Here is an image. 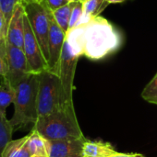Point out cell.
<instances>
[{"label":"cell","instance_id":"1","mask_svg":"<svg viewBox=\"0 0 157 157\" xmlns=\"http://www.w3.org/2000/svg\"><path fill=\"white\" fill-rule=\"evenodd\" d=\"M123 44L121 32L106 18L98 16L84 24L83 55L98 61L118 52Z\"/></svg>","mask_w":157,"mask_h":157},{"label":"cell","instance_id":"2","mask_svg":"<svg viewBox=\"0 0 157 157\" xmlns=\"http://www.w3.org/2000/svg\"><path fill=\"white\" fill-rule=\"evenodd\" d=\"M38 86L39 74H30L13 86L14 115L10 122L14 131L34 124L37 121Z\"/></svg>","mask_w":157,"mask_h":157},{"label":"cell","instance_id":"3","mask_svg":"<svg viewBox=\"0 0 157 157\" xmlns=\"http://www.w3.org/2000/svg\"><path fill=\"white\" fill-rule=\"evenodd\" d=\"M32 129L48 141L84 137L74 108L62 107L48 115L38 117Z\"/></svg>","mask_w":157,"mask_h":157},{"label":"cell","instance_id":"4","mask_svg":"<svg viewBox=\"0 0 157 157\" xmlns=\"http://www.w3.org/2000/svg\"><path fill=\"white\" fill-rule=\"evenodd\" d=\"M63 107V91L60 78L49 70L39 74L37 95L38 117L48 115Z\"/></svg>","mask_w":157,"mask_h":157},{"label":"cell","instance_id":"5","mask_svg":"<svg viewBox=\"0 0 157 157\" xmlns=\"http://www.w3.org/2000/svg\"><path fill=\"white\" fill-rule=\"evenodd\" d=\"M25 14L31 25V28L38 40L43 54L48 62V40L50 31V19L48 10L42 3H32L24 6Z\"/></svg>","mask_w":157,"mask_h":157},{"label":"cell","instance_id":"6","mask_svg":"<svg viewBox=\"0 0 157 157\" xmlns=\"http://www.w3.org/2000/svg\"><path fill=\"white\" fill-rule=\"evenodd\" d=\"M80 57L73 54L71 52V49L65 40L62 54L60 58V63H59V71H58V76L61 81L62 86V91H63V107L66 108H74L73 105V81L75 77V72H76V66L77 63Z\"/></svg>","mask_w":157,"mask_h":157},{"label":"cell","instance_id":"7","mask_svg":"<svg viewBox=\"0 0 157 157\" xmlns=\"http://www.w3.org/2000/svg\"><path fill=\"white\" fill-rule=\"evenodd\" d=\"M22 49L27 57L30 68L33 74H41L42 72L48 70L47 62L31 28L26 14L24 18V41Z\"/></svg>","mask_w":157,"mask_h":157},{"label":"cell","instance_id":"8","mask_svg":"<svg viewBox=\"0 0 157 157\" xmlns=\"http://www.w3.org/2000/svg\"><path fill=\"white\" fill-rule=\"evenodd\" d=\"M7 52V65L8 72L4 77H6L12 86L22 80L30 74H33L30 68L27 57L23 49L15 47L6 41Z\"/></svg>","mask_w":157,"mask_h":157},{"label":"cell","instance_id":"9","mask_svg":"<svg viewBox=\"0 0 157 157\" xmlns=\"http://www.w3.org/2000/svg\"><path fill=\"white\" fill-rule=\"evenodd\" d=\"M50 19V31H49V40H48V70L52 73L58 75L60 58L62 54L63 46L66 40V33L55 21L52 12L49 13Z\"/></svg>","mask_w":157,"mask_h":157},{"label":"cell","instance_id":"10","mask_svg":"<svg viewBox=\"0 0 157 157\" xmlns=\"http://www.w3.org/2000/svg\"><path fill=\"white\" fill-rule=\"evenodd\" d=\"M86 141L85 137L47 140L48 157H83V146Z\"/></svg>","mask_w":157,"mask_h":157},{"label":"cell","instance_id":"11","mask_svg":"<svg viewBox=\"0 0 157 157\" xmlns=\"http://www.w3.org/2000/svg\"><path fill=\"white\" fill-rule=\"evenodd\" d=\"M24 18L25 7L22 3H19L16 6V8L8 24L6 41L7 43L21 49L23 48L24 41Z\"/></svg>","mask_w":157,"mask_h":157},{"label":"cell","instance_id":"12","mask_svg":"<svg viewBox=\"0 0 157 157\" xmlns=\"http://www.w3.org/2000/svg\"><path fill=\"white\" fill-rule=\"evenodd\" d=\"M115 148L109 143L87 140L83 146V157H111L116 155Z\"/></svg>","mask_w":157,"mask_h":157},{"label":"cell","instance_id":"13","mask_svg":"<svg viewBox=\"0 0 157 157\" xmlns=\"http://www.w3.org/2000/svg\"><path fill=\"white\" fill-rule=\"evenodd\" d=\"M83 32L84 24L78 25L66 33V40L68 43L71 52L78 57L83 55Z\"/></svg>","mask_w":157,"mask_h":157},{"label":"cell","instance_id":"14","mask_svg":"<svg viewBox=\"0 0 157 157\" xmlns=\"http://www.w3.org/2000/svg\"><path fill=\"white\" fill-rule=\"evenodd\" d=\"M109 4L105 0H88L83 3V13L78 25L88 23L93 17H98Z\"/></svg>","mask_w":157,"mask_h":157},{"label":"cell","instance_id":"15","mask_svg":"<svg viewBox=\"0 0 157 157\" xmlns=\"http://www.w3.org/2000/svg\"><path fill=\"white\" fill-rule=\"evenodd\" d=\"M27 146H28V149H29L31 156H33V155L48 156L47 140L45 138H43L34 129H32L31 132L28 134Z\"/></svg>","mask_w":157,"mask_h":157},{"label":"cell","instance_id":"16","mask_svg":"<svg viewBox=\"0 0 157 157\" xmlns=\"http://www.w3.org/2000/svg\"><path fill=\"white\" fill-rule=\"evenodd\" d=\"M28 135L12 140L4 149L2 157H31L27 146Z\"/></svg>","mask_w":157,"mask_h":157},{"label":"cell","instance_id":"17","mask_svg":"<svg viewBox=\"0 0 157 157\" xmlns=\"http://www.w3.org/2000/svg\"><path fill=\"white\" fill-rule=\"evenodd\" d=\"M14 128L11 125L10 120H7L6 112L0 110V157L6 146L12 141Z\"/></svg>","mask_w":157,"mask_h":157},{"label":"cell","instance_id":"18","mask_svg":"<svg viewBox=\"0 0 157 157\" xmlns=\"http://www.w3.org/2000/svg\"><path fill=\"white\" fill-rule=\"evenodd\" d=\"M14 87L6 77H1L0 82V110L6 112L7 107L14 100Z\"/></svg>","mask_w":157,"mask_h":157},{"label":"cell","instance_id":"19","mask_svg":"<svg viewBox=\"0 0 157 157\" xmlns=\"http://www.w3.org/2000/svg\"><path fill=\"white\" fill-rule=\"evenodd\" d=\"M71 7L72 4L68 3L55 11L52 12L53 17L56 24L62 29V30L67 33L69 29V22H70V17H71Z\"/></svg>","mask_w":157,"mask_h":157},{"label":"cell","instance_id":"20","mask_svg":"<svg viewBox=\"0 0 157 157\" xmlns=\"http://www.w3.org/2000/svg\"><path fill=\"white\" fill-rule=\"evenodd\" d=\"M141 96L145 101L157 105V73L154 78L146 85Z\"/></svg>","mask_w":157,"mask_h":157},{"label":"cell","instance_id":"21","mask_svg":"<svg viewBox=\"0 0 157 157\" xmlns=\"http://www.w3.org/2000/svg\"><path fill=\"white\" fill-rule=\"evenodd\" d=\"M72 7H71V17H70V22H69V29L78 26L79 21L82 16L83 13V3H81L80 0L71 2Z\"/></svg>","mask_w":157,"mask_h":157},{"label":"cell","instance_id":"22","mask_svg":"<svg viewBox=\"0 0 157 157\" xmlns=\"http://www.w3.org/2000/svg\"><path fill=\"white\" fill-rule=\"evenodd\" d=\"M19 3H21L20 0H0V8L5 15L7 24H9L16 6Z\"/></svg>","mask_w":157,"mask_h":157},{"label":"cell","instance_id":"23","mask_svg":"<svg viewBox=\"0 0 157 157\" xmlns=\"http://www.w3.org/2000/svg\"><path fill=\"white\" fill-rule=\"evenodd\" d=\"M7 52H6V40L0 41V76L4 77L7 75Z\"/></svg>","mask_w":157,"mask_h":157},{"label":"cell","instance_id":"24","mask_svg":"<svg viewBox=\"0 0 157 157\" xmlns=\"http://www.w3.org/2000/svg\"><path fill=\"white\" fill-rule=\"evenodd\" d=\"M42 4L51 12L55 11L56 9L68 4V0H43Z\"/></svg>","mask_w":157,"mask_h":157},{"label":"cell","instance_id":"25","mask_svg":"<svg viewBox=\"0 0 157 157\" xmlns=\"http://www.w3.org/2000/svg\"><path fill=\"white\" fill-rule=\"evenodd\" d=\"M8 24L5 17L3 11L0 8V41L6 40V33H7Z\"/></svg>","mask_w":157,"mask_h":157},{"label":"cell","instance_id":"26","mask_svg":"<svg viewBox=\"0 0 157 157\" xmlns=\"http://www.w3.org/2000/svg\"><path fill=\"white\" fill-rule=\"evenodd\" d=\"M111 157H145L143 155L141 154H122V153H117L116 155Z\"/></svg>","mask_w":157,"mask_h":157},{"label":"cell","instance_id":"27","mask_svg":"<svg viewBox=\"0 0 157 157\" xmlns=\"http://www.w3.org/2000/svg\"><path fill=\"white\" fill-rule=\"evenodd\" d=\"M43 0H20V2L22 3L23 6L29 5V4H32V3H42Z\"/></svg>","mask_w":157,"mask_h":157},{"label":"cell","instance_id":"28","mask_svg":"<svg viewBox=\"0 0 157 157\" xmlns=\"http://www.w3.org/2000/svg\"><path fill=\"white\" fill-rule=\"evenodd\" d=\"M109 5L110 4H118V3H123L125 2L126 0H105Z\"/></svg>","mask_w":157,"mask_h":157},{"label":"cell","instance_id":"29","mask_svg":"<svg viewBox=\"0 0 157 157\" xmlns=\"http://www.w3.org/2000/svg\"><path fill=\"white\" fill-rule=\"evenodd\" d=\"M68 3H71V2H75V1H79V0H68Z\"/></svg>","mask_w":157,"mask_h":157},{"label":"cell","instance_id":"30","mask_svg":"<svg viewBox=\"0 0 157 157\" xmlns=\"http://www.w3.org/2000/svg\"><path fill=\"white\" fill-rule=\"evenodd\" d=\"M31 157H48V156H41V155H33Z\"/></svg>","mask_w":157,"mask_h":157},{"label":"cell","instance_id":"31","mask_svg":"<svg viewBox=\"0 0 157 157\" xmlns=\"http://www.w3.org/2000/svg\"><path fill=\"white\" fill-rule=\"evenodd\" d=\"M81 3H84V2H86V1H88V0H80Z\"/></svg>","mask_w":157,"mask_h":157}]
</instances>
